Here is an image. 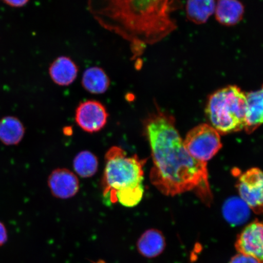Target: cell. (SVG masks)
Segmentation results:
<instances>
[{"label":"cell","instance_id":"6da1fadb","mask_svg":"<svg viewBox=\"0 0 263 263\" xmlns=\"http://www.w3.org/2000/svg\"><path fill=\"white\" fill-rule=\"evenodd\" d=\"M145 131L154 163L150 173L153 185L166 196L194 192L209 205L212 195L206 163L186 150L174 118L157 107L147 118Z\"/></svg>","mask_w":263,"mask_h":263},{"label":"cell","instance_id":"7a4b0ae2","mask_svg":"<svg viewBox=\"0 0 263 263\" xmlns=\"http://www.w3.org/2000/svg\"><path fill=\"white\" fill-rule=\"evenodd\" d=\"M177 6L176 0H87L98 24L129 43L133 59L176 30Z\"/></svg>","mask_w":263,"mask_h":263},{"label":"cell","instance_id":"3957f363","mask_svg":"<svg viewBox=\"0 0 263 263\" xmlns=\"http://www.w3.org/2000/svg\"><path fill=\"white\" fill-rule=\"evenodd\" d=\"M105 166L102 185L107 203L119 202L121 205L133 207L142 199L143 166L146 160L136 155L128 157L121 147H111L105 156Z\"/></svg>","mask_w":263,"mask_h":263},{"label":"cell","instance_id":"277c9868","mask_svg":"<svg viewBox=\"0 0 263 263\" xmlns=\"http://www.w3.org/2000/svg\"><path fill=\"white\" fill-rule=\"evenodd\" d=\"M246 93L236 85H228L210 95L205 112L212 127L220 134L245 129Z\"/></svg>","mask_w":263,"mask_h":263},{"label":"cell","instance_id":"5b68a950","mask_svg":"<svg viewBox=\"0 0 263 263\" xmlns=\"http://www.w3.org/2000/svg\"><path fill=\"white\" fill-rule=\"evenodd\" d=\"M183 144L191 156L204 163L211 160L222 146L218 131L207 124H200L191 130Z\"/></svg>","mask_w":263,"mask_h":263},{"label":"cell","instance_id":"8992f818","mask_svg":"<svg viewBox=\"0 0 263 263\" xmlns=\"http://www.w3.org/2000/svg\"><path fill=\"white\" fill-rule=\"evenodd\" d=\"M262 173L258 167H253L240 176L237 185L241 199L258 215L262 212Z\"/></svg>","mask_w":263,"mask_h":263},{"label":"cell","instance_id":"52a82bcc","mask_svg":"<svg viewBox=\"0 0 263 263\" xmlns=\"http://www.w3.org/2000/svg\"><path fill=\"white\" fill-rule=\"evenodd\" d=\"M108 114L100 101L88 100L79 104L75 120L81 129L88 133H97L106 126Z\"/></svg>","mask_w":263,"mask_h":263},{"label":"cell","instance_id":"ba28073f","mask_svg":"<svg viewBox=\"0 0 263 263\" xmlns=\"http://www.w3.org/2000/svg\"><path fill=\"white\" fill-rule=\"evenodd\" d=\"M262 223L258 220L250 223L238 236L235 242L236 251L262 262Z\"/></svg>","mask_w":263,"mask_h":263},{"label":"cell","instance_id":"9c48e42d","mask_svg":"<svg viewBox=\"0 0 263 263\" xmlns=\"http://www.w3.org/2000/svg\"><path fill=\"white\" fill-rule=\"evenodd\" d=\"M48 186L52 195L61 199H70L80 190V181L70 170L59 168L53 171L48 177Z\"/></svg>","mask_w":263,"mask_h":263},{"label":"cell","instance_id":"30bf717a","mask_svg":"<svg viewBox=\"0 0 263 263\" xmlns=\"http://www.w3.org/2000/svg\"><path fill=\"white\" fill-rule=\"evenodd\" d=\"M49 75L54 84L62 87L69 86L77 80L79 67L70 58L60 57L49 67Z\"/></svg>","mask_w":263,"mask_h":263},{"label":"cell","instance_id":"8fae6325","mask_svg":"<svg viewBox=\"0 0 263 263\" xmlns=\"http://www.w3.org/2000/svg\"><path fill=\"white\" fill-rule=\"evenodd\" d=\"M262 88L246 93L247 105L245 117V131L250 134L257 129L262 123Z\"/></svg>","mask_w":263,"mask_h":263},{"label":"cell","instance_id":"7c38bea8","mask_svg":"<svg viewBox=\"0 0 263 263\" xmlns=\"http://www.w3.org/2000/svg\"><path fill=\"white\" fill-rule=\"evenodd\" d=\"M245 6L239 0H218L215 16L220 24L226 26L237 25L245 14Z\"/></svg>","mask_w":263,"mask_h":263},{"label":"cell","instance_id":"4fadbf2b","mask_svg":"<svg viewBox=\"0 0 263 263\" xmlns=\"http://www.w3.org/2000/svg\"><path fill=\"white\" fill-rule=\"evenodd\" d=\"M165 246L163 233L156 229L147 230L137 242L138 251L147 258H155L162 254Z\"/></svg>","mask_w":263,"mask_h":263},{"label":"cell","instance_id":"5bb4252c","mask_svg":"<svg viewBox=\"0 0 263 263\" xmlns=\"http://www.w3.org/2000/svg\"><path fill=\"white\" fill-rule=\"evenodd\" d=\"M81 84L85 90L91 94L106 93L110 85V78L104 69L91 67L86 69L82 74Z\"/></svg>","mask_w":263,"mask_h":263},{"label":"cell","instance_id":"9a60e30c","mask_svg":"<svg viewBox=\"0 0 263 263\" xmlns=\"http://www.w3.org/2000/svg\"><path fill=\"white\" fill-rule=\"evenodd\" d=\"M215 0H187L186 17L196 25L205 24L215 12Z\"/></svg>","mask_w":263,"mask_h":263},{"label":"cell","instance_id":"2e32d148","mask_svg":"<svg viewBox=\"0 0 263 263\" xmlns=\"http://www.w3.org/2000/svg\"><path fill=\"white\" fill-rule=\"evenodd\" d=\"M222 213L226 221L233 226L243 224L248 221L250 217L249 207L237 197L227 200L223 205Z\"/></svg>","mask_w":263,"mask_h":263},{"label":"cell","instance_id":"e0dca14e","mask_svg":"<svg viewBox=\"0 0 263 263\" xmlns=\"http://www.w3.org/2000/svg\"><path fill=\"white\" fill-rule=\"evenodd\" d=\"M25 127L18 118L14 117L3 118L0 121V140L6 145H15L24 137Z\"/></svg>","mask_w":263,"mask_h":263},{"label":"cell","instance_id":"ac0fdd59","mask_svg":"<svg viewBox=\"0 0 263 263\" xmlns=\"http://www.w3.org/2000/svg\"><path fill=\"white\" fill-rule=\"evenodd\" d=\"M98 160L94 154L88 151H81L73 160L75 172L82 178L93 177L98 172Z\"/></svg>","mask_w":263,"mask_h":263},{"label":"cell","instance_id":"d6986e66","mask_svg":"<svg viewBox=\"0 0 263 263\" xmlns=\"http://www.w3.org/2000/svg\"><path fill=\"white\" fill-rule=\"evenodd\" d=\"M230 263H262L254 256L239 254L232 258Z\"/></svg>","mask_w":263,"mask_h":263},{"label":"cell","instance_id":"ffe728a7","mask_svg":"<svg viewBox=\"0 0 263 263\" xmlns=\"http://www.w3.org/2000/svg\"><path fill=\"white\" fill-rule=\"evenodd\" d=\"M5 4L12 8H22L28 4L29 0H3Z\"/></svg>","mask_w":263,"mask_h":263},{"label":"cell","instance_id":"44dd1931","mask_svg":"<svg viewBox=\"0 0 263 263\" xmlns=\"http://www.w3.org/2000/svg\"><path fill=\"white\" fill-rule=\"evenodd\" d=\"M8 240V232L3 223L0 221V247L4 245Z\"/></svg>","mask_w":263,"mask_h":263}]
</instances>
